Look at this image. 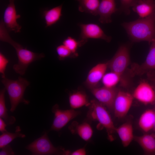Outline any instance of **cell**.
Listing matches in <instances>:
<instances>
[{
    "label": "cell",
    "mask_w": 155,
    "mask_h": 155,
    "mask_svg": "<svg viewBox=\"0 0 155 155\" xmlns=\"http://www.w3.org/2000/svg\"><path fill=\"white\" fill-rule=\"evenodd\" d=\"M121 77L119 75L112 71L105 73L102 79L104 86L109 88L115 87Z\"/></svg>",
    "instance_id": "26"
},
{
    "label": "cell",
    "mask_w": 155,
    "mask_h": 155,
    "mask_svg": "<svg viewBox=\"0 0 155 155\" xmlns=\"http://www.w3.org/2000/svg\"><path fill=\"white\" fill-rule=\"evenodd\" d=\"M52 111L54 117L51 130L59 131L64 127L69 121L79 115L80 112L73 109L62 110L56 104Z\"/></svg>",
    "instance_id": "7"
},
{
    "label": "cell",
    "mask_w": 155,
    "mask_h": 155,
    "mask_svg": "<svg viewBox=\"0 0 155 155\" xmlns=\"http://www.w3.org/2000/svg\"><path fill=\"white\" fill-rule=\"evenodd\" d=\"M26 148L33 155H51L57 154L60 152V149L52 144L46 133L27 146Z\"/></svg>",
    "instance_id": "6"
},
{
    "label": "cell",
    "mask_w": 155,
    "mask_h": 155,
    "mask_svg": "<svg viewBox=\"0 0 155 155\" xmlns=\"http://www.w3.org/2000/svg\"><path fill=\"white\" fill-rule=\"evenodd\" d=\"M85 43L80 40H77L74 38L68 36L63 40V44L67 47L73 55H77V51L79 46Z\"/></svg>",
    "instance_id": "27"
},
{
    "label": "cell",
    "mask_w": 155,
    "mask_h": 155,
    "mask_svg": "<svg viewBox=\"0 0 155 155\" xmlns=\"http://www.w3.org/2000/svg\"><path fill=\"white\" fill-rule=\"evenodd\" d=\"M0 155H12L15 153L10 146L9 144L2 148Z\"/></svg>",
    "instance_id": "32"
},
{
    "label": "cell",
    "mask_w": 155,
    "mask_h": 155,
    "mask_svg": "<svg viewBox=\"0 0 155 155\" xmlns=\"http://www.w3.org/2000/svg\"><path fill=\"white\" fill-rule=\"evenodd\" d=\"M153 129L155 130V123Z\"/></svg>",
    "instance_id": "35"
},
{
    "label": "cell",
    "mask_w": 155,
    "mask_h": 155,
    "mask_svg": "<svg viewBox=\"0 0 155 155\" xmlns=\"http://www.w3.org/2000/svg\"><path fill=\"white\" fill-rule=\"evenodd\" d=\"M132 7L140 18H144L155 12V0H136Z\"/></svg>",
    "instance_id": "16"
},
{
    "label": "cell",
    "mask_w": 155,
    "mask_h": 155,
    "mask_svg": "<svg viewBox=\"0 0 155 155\" xmlns=\"http://www.w3.org/2000/svg\"><path fill=\"white\" fill-rule=\"evenodd\" d=\"M74 131L82 139L86 141H89L91 138L93 133L91 126L86 122L76 125Z\"/></svg>",
    "instance_id": "24"
},
{
    "label": "cell",
    "mask_w": 155,
    "mask_h": 155,
    "mask_svg": "<svg viewBox=\"0 0 155 155\" xmlns=\"http://www.w3.org/2000/svg\"><path fill=\"white\" fill-rule=\"evenodd\" d=\"M1 82L8 93L11 112H13L20 103L26 104H29V101L24 97L26 89L30 84L27 80L20 76L17 80H12L7 78L5 76H1Z\"/></svg>",
    "instance_id": "3"
},
{
    "label": "cell",
    "mask_w": 155,
    "mask_h": 155,
    "mask_svg": "<svg viewBox=\"0 0 155 155\" xmlns=\"http://www.w3.org/2000/svg\"><path fill=\"white\" fill-rule=\"evenodd\" d=\"M56 51L59 59L60 60L68 57L73 55L71 51L64 44H61L56 48Z\"/></svg>",
    "instance_id": "28"
},
{
    "label": "cell",
    "mask_w": 155,
    "mask_h": 155,
    "mask_svg": "<svg viewBox=\"0 0 155 155\" xmlns=\"http://www.w3.org/2000/svg\"><path fill=\"white\" fill-rule=\"evenodd\" d=\"M122 25L134 41H147L150 44L155 39V12L144 18L124 22Z\"/></svg>",
    "instance_id": "2"
},
{
    "label": "cell",
    "mask_w": 155,
    "mask_h": 155,
    "mask_svg": "<svg viewBox=\"0 0 155 155\" xmlns=\"http://www.w3.org/2000/svg\"><path fill=\"white\" fill-rule=\"evenodd\" d=\"M81 29L80 40L86 42L88 39H101L108 42L111 39V36L106 35L101 27L94 23L79 24Z\"/></svg>",
    "instance_id": "8"
},
{
    "label": "cell",
    "mask_w": 155,
    "mask_h": 155,
    "mask_svg": "<svg viewBox=\"0 0 155 155\" xmlns=\"http://www.w3.org/2000/svg\"><path fill=\"white\" fill-rule=\"evenodd\" d=\"M5 88L1 89L0 92V117L3 119L7 124H13L16 121L15 118L12 116H9L7 113L6 107L5 98Z\"/></svg>",
    "instance_id": "23"
},
{
    "label": "cell",
    "mask_w": 155,
    "mask_h": 155,
    "mask_svg": "<svg viewBox=\"0 0 155 155\" xmlns=\"http://www.w3.org/2000/svg\"><path fill=\"white\" fill-rule=\"evenodd\" d=\"M146 75L149 80L155 83V71L154 70L148 72L146 73Z\"/></svg>",
    "instance_id": "33"
},
{
    "label": "cell",
    "mask_w": 155,
    "mask_h": 155,
    "mask_svg": "<svg viewBox=\"0 0 155 155\" xmlns=\"http://www.w3.org/2000/svg\"><path fill=\"white\" fill-rule=\"evenodd\" d=\"M117 10L115 0H101L98 11L99 22L103 24L111 22V16Z\"/></svg>",
    "instance_id": "15"
},
{
    "label": "cell",
    "mask_w": 155,
    "mask_h": 155,
    "mask_svg": "<svg viewBox=\"0 0 155 155\" xmlns=\"http://www.w3.org/2000/svg\"><path fill=\"white\" fill-rule=\"evenodd\" d=\"M79 3L78 10L82 12L94 16L98 15L99 0H77Z\"/></svg>",
    "instance_id": "22"
},
{
    "label": "cell",
    "mask_w": 155,
    "mask_h": 155,
    "mask_svg": "<svg viewBox=\"0 0 155 155\" xmlns=\"http://www.w3.org/2000/svg\"><path fill=\"white\" fill-rule=\"evenodd\" d=\"M9 62L8 59L1 52L0 53V73L1 76H5V71L7 65Z\"/></svg>",
    "instance_id": "30"
},
{
    "label": "cell",
    "mask_w": 155,
    "mask_h": 155,
    "mask_svg": "<svg viewBox=\"0 0 155 155\" xmlns=\"http://www.w3.org/2000/svg\"><path fill=\"white\" fill-rule=\"evenodd\" d=\"M134 139L147 155H155V135L146 134L134 137Z\"/></svg>",
    "instance_id": "17"
},
{
    "label": "cell",
    "mask_w": 155,
    "mask_h": 155,
    "mask_svg": "<svg viewBox=\"0 0 155 155\" xmlns=\"http://www.w3.org/2000/svg\"><path fill=\"white\" fill-rule=\"evenodd\" d=\"M115 132L118 134L124 147H127L134 139L133 126L130 123H125L116 128Z\"/></svg>",
    "instance_id": "18"
},
{
    "label": "cell",
    "mask_w": 155,
    "mask_h": 155,
    "mask_svg": "<svg viewBox=\"0 0 155 155\" xmlns=\"http://www.w3.org/2000/svg\"><path fill=\"white\" fill-rule=\"evenodd\" d=\"M62 4L44 11L43 15L46 27L55 24L60 20L62 16Z\"/></svg>",
    "instance_id": "20"
},
{
    "label": "cell",
    "mask_w": 155,
    "mask_h": 155,
    "mask_svg": "<svg viewBox=\"0 0 155 155\" xmlns=\"http://www.w3.org/2000/svg\"><path fill=\"white\" fill-rule=\"evenodd\" d=\"M155 123V112L151 109L145 111L140 116L138 125L144 132H148L153 129Z\"/></svg>",
    "instance_id": "19"
},
{
    "label": "cell",
    "mask_w": 155,
    "mask_h": 155,
    "mask_svg": "<svg viewBox=\"0 0 155 155\" xmlns=\"http://www.w3.org/2000/svg\"><path fill=\"white\" fill-rule=\"evenodd\" d=\"M121 9L126 14L129 15L130 13V8L132 7L136 0H120Z\"/></svg>",
    "instance_id": "29"
},
{
    "label": "cell",
    "mask_w": 155,
    "mask_h": 155,
    "mask_svg": "<svg viewBox=\"0 0 155 155\" xmlns=\"http://www.w3.org/2000/svg\"><path fill=\"white\" fill-rule=\"evenodd\" d=\"M151 43V46L145 61L140 65L137 64L132 65L129 71L132 76L142 75L155 69V39Z\"/></svg>",
    "instance_id": "11"
},
{
    "label": "cell",
    "mask_w": 155,
    "mask_h": 155,
    "mask_svg": "<svg viewBox=\"0 0 155 155\" xmlns=\"http://www.w3.org/2000/svg\"><path fill=\"white\" fill-rule=\"evenodd\" d=\"M108 67V63L97 64L89 71L86 82V86L91 90L97 87L100 81L105 74Z\"/></svg>",
    "instance_id": "14"
},
{
    "label": "cell",
    "mask_w": 155,
    "mask_h": 155,
    "mask_svg": "<svg viewBox=\"0 0 155 155\" xmlns=\"http://www.w3.org/2000/svg\"><path fill=\"white\" fill-rule=\"evenodd\" d=\"M133 98L132 95L119 90L113 107V110L116 117L121 118L127 115L131 107Z\"/></svg>",
    "instance_id": "10"
},
{
    "label": "cell",
    "mask_w": 155,
    "mask_h": 155,
    "mask_svg": "<svg viewBox=\"0 0 155 155\" xmlns=\"http://www.w3.org/2000/svg\"><path fill=\"white\" fill-rule=\"evenodd\" d=\"M15 133H11L6 131L3 133L0 136V148H1L9 144L14 139L17 137L24 138L25 135L18 131Z\"/></svg>",
    "instance_id": "25"
},
{
    "label": "cell",
    "mask_w": 155,
    "mask_h": 155,
    "mask_svg": "<svg viewBox=\"0 0 155 155\" xmlns=\"http://www.w3.org/2000/svg\"><path fill=\"white\" fill-rule=\"evenodd\" d=\"M91 90L92 93L99 102L108 109L113 110L115 99L119 90L117 88L104 86Z\"/></svg>",
    "instance_id": "9"
},
{
    "label": "cell",
    "mask_w": 155,
    "mask_h": 155,
    "mask_svg": "<svg viewBox=\"0 0 155 155\" xmlns=\"http://www.w3.org/2000/svg\"><path fill=\"white\" fill-rule=\"evenodd\" d=\"M6 124L1 118H0V131L2 133L7 131L5 129Z\"/></svg>",
    "instance_id": "34"
},
{
    "label": "cell",
    "mask_w": 155,
    "mask_h": 155,
    "mask_svg": "<svg viewBox=\"0 0 155 155\" xmlns=\"http://www.w3.org/2000/svg\"><path fill=\"white\" fill-rule=\"evenodd\" d=\"M88 115L91 120L98 121L111 135L115 132V127L111 118L105 106L98 101H91Z\"/></svg>",
    "instance_id": "4"
},
{
    "label": "cell",
    "mask_w": 155,
    "mask_h": 155,
    "mask_svg": "<svg viewBox=\"0 0 155 155\" xmlns=\"http://www.w3.org/2000/svg\"><path fill=\"white\" fill-rule=\"evenodd\" d=\"M132 95L134 98L146 104L152 103L155 101V91L150 84L145 82L139 84Z\"/></svg>",
    "instance_id": "13"
},
{
    "label": "cell",
    "mask_w": 155,
    "mask_h": 155,
    "mask_svg": "<svg viewBox=\"0 0 155 155\" xmlns=\"http://www.w3.org/2000/svg\"><path fill=\"white\" fill-rule=\"evenodd\" d=\"M63 154L70 155H85L86 154V151L84 148L77 149L72 152L64 150Z\"/></svg>",
    "instance_id": "31"
},
{
    "label": "cell",
    "mask_w": 155,
    "mask_h": 155,
    "mask_svg": "<svg viewBox=\"0 0 155 155\" xmlns=\"http://www.w3.org/2000/svg\"><path fill=\"white\" fill-rule=\"evenodd\" d=\"M130 61L128 48L126 45H122L108 62V67L111 71L121 76L129 65Z\"/></svg>",
    "instance_id": "5"
},
{
    "label": "cell",
    "mask_w": 155,
    "mask_h": 155,
    "mask_svg": "<svg viewBox=\"0 0 155 155\" xmlns=\"http://www.w3.org/2000/svg\"><path fill=\"white\" fill-rule=\"evenodd\" d=\"M0 40L9 43L15 49L18 59L17 64L13 66V69L17 73L23 75L28 67L33 62L41 59L45 57L43 53H34L24 48L20 44L13 40L9 35L3 20L0 23Z\"/></svg>",
    "instance_id": "1"
},
{
    "label": "cell",
    "mask_w": 155,
    "mask_h": 155,
    "mask_svg": "<svg viewBox=\"0 0 155 155\" xmlns=\"http://www.w3.org/2000/svg\"><path fill=\"white\" fill-rule=\"evenodd\" d=\"M69 101L71 108H79L85 105H89L87 96L84 92L78 91L71 94L69 97Z\"/></svg>",
    "instance_id": "21"
},
{
    "label": "cell",
    "mask_w": 155,
    "mask_h": 155,
    "mask_svg": "<svg viewBox=\"0 0 155 155\" xmlns=\"http://www.w3.org/2000/svg\"><path fill=\"white\" fill-rule=\"evenodd\" d=\"M14 1L9 0V3L4 13L3 21L8 30L18 33L21 31L22 26L18 23L17 20L21 16L17 13Z\"/></svg>",
    "instance_id": "12"
}]
</instances>
